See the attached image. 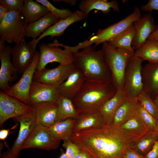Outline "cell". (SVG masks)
<instances>
[{
    "label": "cell",
    "mask_w": 158,
    "mask_h": 158,
    "mask_svg": "<svg viewBox=\"0 0 158 158\" xmlns=\"http://www.w3.org/2000/svg\"><path fill=\"white\" fill-rule=\"evenodd\" d=\"M62 146L65 149V153L69 158H73L80 150L78 146L71 139L63 141Z\"/></svg>",
    "instance_id": "38"
},
{
    "label": "cell",
    "mask_w": 158,
    "mask_h": 158,
    "mask_svg": "<svg viewBox=\"0 0 158 158\" xmlns=\"http://www.w3.org/2000/svg\"><path fill=\"white\" fill-rule=\"evenodd\" d=\"M127 99L123 90L117 91L115 95L103 106L99 111L104 125L113 124L116 112Z\"/></svg>",
    "instance_id": "22"
},
{
    "label": "cell",
    "mask_w": 158,
    "mask_h": 158,
    "mask_svg": "<svg viewBox=\"0 0 158 158\" xmlns=\"http://www.w3.org/2000/svg\"><path fill=\"white\" fill-rule=\"evenodd\" d=\"M138 102L137 99H127L116 112L113 124L118 127L127 121L136 112Z\"/></svg>",
    "instance_id": "29"
},
{
    "label": "cell",
    "mask_w": 158,
    "mask_h": 158,
    "mask_svg": "<svg viewBox=\"0 0 158 158\" xmlns=\"http://www.w3.org/2000/svg\"><path fill=\"white\" fill-rule=\"evenodd\" d=\"M145 156V158H158V140L155 142L151 150Z\"/></svg>",
    "instance_id": "41"
},
{
    "label": "cell",
    "mask_w": 158,
    "mask_h": 158,
    "mask_svg": "<svg viewBox=\"0 0 158 158\" xmlns=\"http://www.w3.org/2000/svg\"><path fill=\"white\" fill-rule=\"evenodd\" d=\"M75 119L73 132L98 128L104 125L99 111L93 113L80 114Z\"/></svg>",
    "instance_id": "24"
},
{
    "label": "cell",
    "mask_w": 158,
    "mask_h": 158,
    "mask_svg": "<svg viewBox=\"0 0 158 158\" xmlns=\"http://www.w3.org/2000/svg\"><path fill=\"white\" fill-rule=\"evenodd\" d=\"M140 138L127 134L112 124L73 132L71 139L91 158H124L127 150Z\"/></svg>",
    "instance_id": "1"
},
{
    "label": "cell",
    "mask_w": 158,
    "mask_h": 158,
    "mask_svg": "<svg viewBox=\"0 0 158 158\" xmlns=\"http://www.w3.org/2000/svg\"><path fill=\"white\" fill-rule=\"evenodd\" d=\"M147 40L158 41V24L156 25L154 31L150 35Z\"/></svg>",
    "instance_id": "42"
},
{
    "label": "cell",
    "mask_w": 158,
    "mask_h": 158,
    "mask_svg": "<svg viewBox=\"0 0 158 158\" xmlns=\"http://www.w3.org/2000/svg\"><path fill=\"white\" fill-rule=\"evenodd\" d=\"M36 123L49 127L56 121L58 107L57 103L43 102L33 105Z\"/></svg>",
    "instance_id": "19"
},
{
    "label": "cell",
    "mask_w": 158,
    "mask_h": 158,
    "mask_svg": "<svg viewBox=\"0 0 158 158\" xmlns=\"http://www.w3.org/2000/svg\"><path fill=\"white\" fill-rule=\"evenodd\" d=\"M140 9L142 11L151 13L154 10L158 11V0H150L146 4L142 6Z\"/></svg>",
    "instance_id": "39"
},
{
    "label": "cell",
    "mask_w": 158,
    "mask_h": 158,
    "mask_svg": "<svg viewBox=\"0 0 158 158\" xmlns=\"http://www.w3.org/2000/svg\"><path fill=\"white\" fill-rule=\"evenodd\" d=\"M0 157L1 158H20L18 156L12 154L8 151L1 154Z\"/></svg>",
    "instance_id": "46"
},
{
    "label": "cell",
    "mask_w": 158,
    "mask_h": 158,
    "mask_svg": "<svg viewBox=\"0 0 158 158\" xmlns=\"http://www.w3.org/2000/svg\"><path fill=\"white\" fill-rule=\"evenodd\" d=\"M34 111L31 106L0 92V126L11 118L13 119L32 113Z\"/></svg>",
    "instance_id": "9"
},
{
    "label": "cell",
    "mask_w": 158,
    "mask_h": 158,
    "mask_svg": "<svg viewBox=\"0 0 158 158\" xmlns=\"http://www.w3.org/2000/svg\"><path fill=\"white\" fill-rule=\"evenodd\" d=\"M21 11L27 24L36 21L49 12L45 6L32 0H24Z\"/></svg>",
    "instance_id": "26"
},
{
    "label": "cell",
    "mask_w": 158,
    "mask_h": 158,
    "mask_svg": "<svg viewBox=\"0 0 158 158\" xmlns=\"http://www.w3.org/2000/svg\"><path fill=\"white\" fill-rule=\"evenodd\" d=\"M40 57L36 72L45 68L48 63L54 62L59 64L67 65L73 63V54L68 50L60 48L59 47L49 45L42 43L39 46Z\"/></svg>",
    "instance_id": "10"
},
{
    "label": "cell",
    "mask_w": 158,
    "mask_h": 158,
    "mask_svg": "<svg viewBox=\"0 0 158 158\" xmlns=\"http://www.w3.org/2000/svg\"><path fill=\"white\" fill-rule=\"evenodd\" d=\"M11 129H2L0 130V139L4 141L8 137Z\"/></svg>",
    "instance_id": "43"
},
{
    "label": "cell",
    "mask_w": 158,
    "mask_h": 158,
    "mask_svg": "<svg viewBox=\"0 0 158 158\" xmlns=\"http://www.w3.org/2000/svg\"><path fill=\"white\" fill-rule=\"evenodd\" d=\"M142 74L143 92L153 99L158 95V63L146 64Z\"/></svg>",
    "instance_id": "20"
},
{
    "label": "cell",
    "mask_w": 158,
    "mask_h": 158,
    "mask_svg": "<svg viewBox=\"0 0 158 158\" xmlns=\"http://www.w3.org/2000/svg\"><path fill=\"white\" fill-rule=\"evenodd\" d=\"M79 7L80 10L86 14L87 17L89 12L93 9L101 11L104 14L109 13L111 8L115 12H119L120 11L118 3L114 0L110 1L107 0H83L80 3Z\"/></svg>",
    "instance_id": "25"
},
{
    "label": "cell",
    "mask_w": 158,
    "mask_h": 158,
    "mask_svg": "<svg viewBox=\"0 0 158 158\" xmlns=\"http://www.w3.org/2000/svg\"><path fill=\"white\" fill-rule=\"evenodd\" d=\"M36 1L45 6L49 12L59 19L67 18L73 13L68 9H59L47 0H36Z\"/></svg>",
    "instance_id": "36"
},
{
    "label": "cell",
    "mask_w": 158,
    "mask_h": 158,
    "mask_svg": "<svg viewBox=\"0 0 158 158\" xmlns=\"http://www.w3.org/2000/svg\"><path fill=\"white\" fill-rule=\"evenodd\" d=\"M142 16L140 9L135 6L133 12L119 22L103 29H99L96 35L89 40L79 43L75 46L77 51L83 49L94 44L96 47L99 44L109 40L120 35L131 27L133 22L140 19Z\"/></svg>",
    "instance_id": "5"
},
{
    "label": "cell",
    "mask_w": 158,
    "mask_h": 158,
    "mask_svg": "<svg viewBox=\"0 0 158 158\" xmlns=\"http://www.w3.org/2000/svg\"><path fill=\"white\" fill-rule=\"evenodd\" d=\"M136 112L150 132H156L157 120L146 111L138 102Z\"/></svg>",
    "instance_id": "35"
},
{
    "label": "cell",
    "mask_w": 158,
    "mask_h": 158,
    "mask_svg": "<svg viewBox=\"0 0 158 158\" xmlns=\"http://www.w3.org/2000/svg\"><path fill=\"white\" fill-rule=\"evenodd\" d=\"M58 158H69L65 152L62 151L61 154Z\"/></svg>",
    "instance_id": "48"
},
{
    "label": "cell",
    "mask_w": 158,
    "mask_h": 158,
    "mask_svg": "<svg viewBox=\"0 0 158 158\" xmlns=\"http://www.w3.org/2000/svg\"><path fill=\"white\" fill-rule=\"evenodd\" d=\"M58 87L33 81L29 93L30 105L43 102L57 103Z\"/></svg>",
    "instance_id": "15"
},
{
    "label": "cell",
    "mask_w": 158,
    "mask_h": 158,
    "mask_svg": "<svg viewBox=\"0 0 158 158\" xmlns=\"http://www.w3.org/2000/svg\"><path fill=\"white\" fill-rule=\"evenodd\" d=\"M56 122L69 118H75L79 115L77 112L71 99L59 95Z\"/></svg>",
    "instance_id": "32"
},
{
    "label": "cell",
    "mask_w": 158,
    "mask_h": 158,
    "mask_svg": "<svg viewBox=\"0 0 158 158\" xmlns=\"http://www.w3.org/2000/svg\"><path fill=\"white\" fill-rule=\"evenodd\" d=\"M135 34L136 30L133 24L127 30L107 42L114 48L135 51L131 44Z\"/></svg>",
    "instance_id": "31"
},
{
    "label": "cell",
    "mask_w": 158,
    "mask_h": 158,
    "mask_svg": "<svg viewBox=\"0 0 158 158\" xmlns=\"http://www.w3.org/2000/svg\"><path fill=\"white\" fill-rule=\"evenodd\" d=\"M118 127L128 135L140 138L149 132L136 111L127 121Z\"/></svg>",
    "instance_id": "28"
},
{
    "label": "cell",
    "mask_w": 158,
    "mask_h": 158,
    "mask_svg": "<svg viewBox=\"0 0 158 158\" xmlns=\"http://www.w3.org/2000/svg\"><path fill=\"white\" fill-rule=\"evenodd\" d=\"M36 51L30 42L22 40L11 48V61L17 73H23L31 64Z\"/></svg>",
    "instance_id": "14"
},
{
    "label": "cell",
    "mask_w": 158,
    "mask_h": 158,
    "mask_svg": "<svg viewBox=\"0 0 158 158\" xmlns=\"http://www.w3.org/2000/svg\"><path fill=\"white\" fill-rule=\"evenodd\" d=\"M73 158H91V157L86 153L80 150Z\"/></svg>",
    "instance_id": "45"
},
{
    "label": "cell",
    "mask_w": 158,
    "mask_h": 158,
    "mask_svg": "<svg viewBox=\"0 0 158 158\" xmlns=\"http://www.w3.org/2000/svg\"><path fill=\"white\" fill-rule=\"evenodd\" d=\"M11 48L6 45L5 42L0 41V88L3 92L9 87L10 83L18 78L17 72L11 60Z\"/></svg>",
    "instance_id": "13"
},
{
    "label": "cell",
    "mask_w": 158,
    "mask_h": 158,
    "mask_svg": "<svg viewBox=\"0 0 158 158\" xmlns=\"http://www.w3.org/2000/svg\"><path fill=\"white\" fill-rule=\"evenodd\" d=\"M124 158H145V157L131 148H129L126 151Z\"/></svg>",
    "instance_id": "40"
},
{
    "label": "cell",
    "mask_w": 158,
    "mask_h": 158,
    "mask_svg": "<svg viewBox=\"0 0 158 158\" xmlns=\"http://www.w3.org/2000/svg\"><path fill=\"white\" fill-rule=\"evenodd\" d=\"M157 140V133L155 131H149L135 141L131 148L140 154L145 156L151 150Z\"/></svg>",
    "instance_id": "33"
},
{
    "label": "cell",
    "mask_w": 158,
    "mask_h": 158,
    "mask_svg": "<svg viewBox=\"0 0 158 158\" xmlns=\"http://www.w3.org/2000/svg\"><path fill=\"white\" fill-rule=\"evenodd\" d=\"M8 12L5 8L0 5V22L4 19Z\"/></svg>",
    "instance_id": "44"
},
{
    "label": "cell",
    "mask_w": 158,
    "mask_h": 158,
    "mask_svg": "<svg viewBox=\"0 0 158 158\" xmlns=\"http://www.w3.org/2000/svg\"><path fill=\"white\" fill-rule=\"evenodd\" d=\"M133 24L136 30V34L131 45L133 49L136 50L144 44L154 31L156 25L150 13L144 14L134 21Z\"/></svg>",
    "instance_id": "18"
},
{
    "label": "cell",
    "mask_w": 158,
    "mask_h": 158,
    "mask_svg": "<svg viewBox=\"0 0 158 158\" xmlns=\"http://www.w3.org/2000/svg\"><path fill=\"white\" fill-rule=\"evenodd\" d=\"M28 25L21 11L8 12L0 22V41L16 44L24 40Z\"/></svg>",
    "instance_id": "6"
},
{
    "label": "cell",
    "mask_w": 158,
    "mask_h": 158,
    "mask_svg": "<svg viewBox=\"0 0 158 158\" xmlns=\"http://www.w3.org/2000/svg\"><path fill=\"white\" fill-rule=\"evenodd\" d=\"M40 57V53L36 51L31 64L23 73L20 79L15 84L10 86L8 89L3 92L30 105L29 93Z\"/></svg>",
    "instance_id": "8"
},
{
    "label": "cell",
    "mask_w": 158,
    "mask_h": 158,
    "mask_svg": "<svg viewBox=\"0 0 158 158\" xmlns=\"http://www.w3.org/2000/svg\"><path fill=\"white\" fill-rule=\"evenodd\" d=\"M60 142L53 138L48 127L36 123L33 131L23 145L22 150L30 148L47 150H55L59 147Z\"/></svg>",
    "instance_id": "11"
},
{
    "label": "cell",
    "mask_w": 158,
    "mask_h": 158,
    "mask_svg": "<svg viewBox=\"0 0 158 158\" xmlns=\"http://www.w3.org/2000/svg\"><path fill=\"white\" fill-rule=\"evenodd\" d=\"M157 128L156 132L158 133V120L157 121Z\"/></svg>",
    "instance_id": "50"
},
{
    "label": "cell",
    "mask_w": 158,
    "mask_h": 158,
    "mask_svg": "<svg viewBox=\"0 0 158 158\" xmlns=\"http://www.w3.org/2000/svg\"><path fill=\"white\" fill-rule=\"evenodd\" d=\"M134 55L148 63H158V41L147 40L141 47L136 50Z\"/></svg>",
    "instance_id": "30"
},
{
    "label": "cell",
    "mask_w": 158,
    "mask_h": 158,
    "mask_svg": "<svg viewBox=\"0 0 158 158\" xmlns=\"http://www.w3.org/2000/svg\"><path fill=\"white\" fill-rule=\"evenodd\" d=\"M76 68L73 63L67 65L59 64L52 69L45 68L40 71H35L33 81L59 86Z\"/></svg>",
    "instance_id": "12"
},
{
    "label": "cell",
    "mask_w": 158,
    "mask_h": 158,
    "mask_svg": "<svg viewBox=\"0 0 158 158\" xmlns=\"http://www.w3.org/2000/svg\"><path fill=\"white\" fill-rule=\"evenodd\" d=\"M55 2H62L74 6L76 4L77 1L76 0H53Z\"/></svg>",
    "instance_id": "47"
},
{
    "label": "cell",
    "mask_w": 158,
    "mask_h": 158,
    "mask_svg": "<svg viewBox=\"0 0 158 158\" xmlns=\"http://www.w3.org/2000/svg\"><path fill=\"white\" fill-rule=\"evenodd\" d=\"M137 99L146 111L157 121L158 120V107L149 96L143 91L138 96Z\"/></svg>",
    "instance_id": "34"
},
{
    "label": "cell",
    "mask_w": 158,
    "mask_h": 158,
    "mask_svg": "<svg viewBox=\"0 0 158 158\" xmlns=\"http://www.w3.org/2000/svg\"><path fill=\"white\" fill-rule=\"evenodd\" d=\"M154 102L156 104L158 107V95L153 99Z\"/></svg>",
    "instance_id": "49"
},
{
    "label": "cell",
    "mask_w": 158,
    "mask_h": 158,
    "mask_svg": "<svg viewBox=\"0 0 158 158\" xmlns=\"http://www.w3.org/2000/svg\"><path fill=\"white\" fill-rule=\"evenodd\" d=\"M75 120V118H68L56 122L49 127V130L53 138L59 141L71 139Z\"/></svg>",
    "instance_id": "27"
},
{
    "label": "cell",
    "mask_w": 158,
    "mask_h": 158,
    "mask_svg": "<svg viewBox=\"0 0 158 158\" xmlns=\"http://www.w3.org/2000/svg\"><path fill=\"white\" fill-rule=\"evenodd\" d=\"M24 0H0V5L5 8L8 12L21 11Z\"/></svg>",
    "instance_id": "37"
},
{
    "label": "cell",
    "mask_w": 158,
    "mask_h": 158,
    "mask_svg": "<svg viewBox=\"0 0 158 158\" xmlns=\"http://www.w3.org/2000/svg\"><path fill=\"white\" fill-rule=\"evenodd\" d=\"M82 72L76 68L58 87L59 95L72 99L85 80Z\"/></svg>",
    "instance_id": "21"
},
{
    "label": "cell",
    "mask_w": 158,
    "mask_h": 158,
    "mask_svg": "<svg viewBox=\"0 0 158 158\" xmlns=\"http://www.w3.org/2000/svg\"><path fill=\"white\" fill-rule=\"evenodd\" d=\"M143 61L133 54L127 63L124 75L123 87L127 99H137L143 91L142 74Z\"/></svg>",
    "instance_id": "7"
},
{
    "label": "cell",
    "mask_w": 158,
    "mask_h": 158,
    "mask_svg": "<svg viewBox=\"0 0 158 158\" xmlns=\"http://www.w3.org/2000/svg\"><path fill=\"white\" fill-rule=\"evenodd\" d=\"M73 54V63L83 73L86 80L112 83L110 71L106 63L103 51L91 46Z\"/></svg>",
    "instance_id": "3"
},
{
    "label": "cell",
    "mask_w": 158,
    "mask_h": 158,
    "mask_svg": "<svg viewBox=\"0 0 158 158\" xmlns=\"http://www.w3.org/2000/svg\"><path fill=\"white\" fill-rule=\"evenodd\" d=\"M59 20L49 12L36 21L28 24L25 36L36 40Z\"/></svg>",
    "instance_id": "23"
},
{
    "label": "cell",
    "mask_w": 158,
    "mask_h": 158,
    "mask_svg": "<svg viewBox=\"0 0 158 158\" xmlns=\"http://www.w3.org/2000/svg\"><path fill=\"white\" fill-rule=\"evenodd\" d=\"M86 14L83 11L77 10L73 12L68 17L64 19H60L36 40H32L29 42L36 49L37 45L39 41L44 37L50 36L51 38L60 37L65 30L71 25L78 21L82 20L87 18Z\"/></svg>",
    "instance_id": "17"
},
{
    "label": "cell",
    "mask_w": 158,
    "mask_h": 158,
    "mask_svg": "<svg viewBox=\"0 0 158 158\" xmlns=\"http://www.w3.org/2000/svg\"><path fill=\"white\" fill-rule=\"evenodd\" d=\"M106 63L111 73L112 84L116 91L123 90L127 63L135 51L114 48L107 42L102 43Z\"/></svg>",
    "instance_id": "4"
},
{
    "label": "cell",
    "mask_w": 158,
    "mask_h": 158,
    "mask_svg": "<svg viewBox=\"0 0 158 158\" xmlns=\"http://www.w3.org/2000/svg\"><path fill=\"white\" fill-rule=\"evenodd\" d=\"M34 109V108H33ZM19 122L20 127L17 138L8 151L12 155L18 156L24 144L33 131L36 125L34 111L32 113L14 119Z\"/></svg>",
    "instance_id": "16"
},
{
    "label": "cell",
    "mask_w": 158,
    "mask_h": 158,
    "mask_svg": "<svg viewBox=\"0 0 158 158\" xmlns=\"http://www.w3.org/2000/svg\"><path fill=\"white\" fill-rule=\"evenodd\" d=\"M116 92L112 83L85 80L71 100L79 114L93 113L99 111Z\"/></svg>",
    "instance_id": "2"
}]
</instances>
